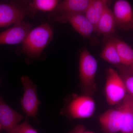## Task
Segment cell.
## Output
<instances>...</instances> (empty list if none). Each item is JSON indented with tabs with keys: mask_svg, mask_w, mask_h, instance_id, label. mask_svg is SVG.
<instances>
[{
	"mask_svg": "<svg viewBox=\"0 0 133 133\" xmlns=\"http://www.w3.org/2000/svg\"><path fill=\"white\" fill-rule=\"evenodd\" d=\"M53 38V31L48 23L31 29L23 42L22 50L29 57L39 56Z\"/></svg>",
	"mask_w": 133,
	"mask_h": 133,
	"instance_id": "cell-1",
	"label": "cell"
},
{
	"mask_svg": "<svg viewBox=\"0 0 133 133\" xmlns=\"http://www.w3.org/2000/svg\"><path fill=\"white\" fill-rule=\"evenodd\" d=\"M97 69L96 59L85 48L80 53L79 61L80 85L84 95L91 96L97 91L95 77Z\"/></svg>",
	"mask_w": 133,
	"mask_h": 133,
	"instance_id": "cell-2",
	"label": "cell"
},
{
	"mask_svg": "<svg viewBox=\"0 0 133 133\" xmlns=\"http://www.w3.org/2000/svg\"><path fill=\"white\" fill-rule=\"evenodd\" d=\"M35 11L28 5L19 1L0 3V28L7 27L23 21L27 16H33Z\"/></svg>",
	"mask_w": 133,
	"mask_h": 133,
	"instance_id": "cell-3",
	"label": "cell"
},
{
	"mask_svg": "<svg viewBox=\"0 0 133 133\" xmlns=\"http://www.w3.org/2000/svg\"><path fill=\"white\" fill-rule=\"evenodd\" d=\"M105 91L107 101L111 105L121 102L127 94L121 76L112 68H109L107 71Z\"/></svg>",
	"mask_w": 133,
	"mask_h": 133,
	"instance_id": "cell-4",
	"label": "cell"
},
{
	"mask_svg": "<svg viewBox=\"0 0 133 133\" xmlns=\"http://www.w3.org/2000/svg\"><path fill=\"white\" fill-rule=\"evenodd\" d=\"M21 81L24 91L21 101L22 109L26 114L27 118L30 117L36 119L38 105L41 103L37 96V86L27 76L22 77Z\"/></svg>",
	"mask_w": 133,
	"mask_h": 133,
	"instance_id": "cell-5",
	"label": "cell"
},
{
	"mask_svg": "<svg viewBox=\"0 0 133 133\" xmlns=\"http://www.w3.org/2000/svg\"><path fill=\"white\" fill-rule=\"evenodd\" d=\"M96 104L90 96L84 95L73 97L68 103L66 113L71 118L86 119L95 112Z\"/></svg>",
	"mask_w": 133,
	"mask_h": 133,
	"instance_id": "cell-6",
	"label": "cell"
},
{
	"mask_svg": "<svg viewBox=\"0 0 133 133\" xmlns=\"http://www.w3.org/2000/svg\"><path fill=\"white\" fill-rule=\"evenodd\" d=\"M92 1L64 0L51 12L48 19L50 22H54L58 17L69 14H84Z\"/></svg>",
	"mask_w": 133,
	"mask_h": 133,
	"instance_id": "cell-7",
	"label": "cell"
},
{
	"mask_svg": "<svg viewBox=\"0 0 133 133\" xmlns=\"http://www.w3.org/2000/svg\"><path fill=\"white\" fill-rule=\"evenodd\" d=\"M116 26L128 31L133 28V9L126 0H118L115 3L113 11Z\"/></svg>",
	"mask_w": 133,
	"mask_h": 133,
	"instance_id": "cell-8",
	"label": "cell"
},
{
	"mask_svg": "<svg viewBox=\"0 0 133 133\" xmlns=\"http://www.w3.org/2000/svg\"><path fill=\"white\" fill-rule=\"evenodd\" d=\"M32 28L31 24L23 21L17 23L10 28L0 33V45L23 43Z\"/></svg>",
	"mask_w": 133,
	"mask_h": 133,
	"instance_id": "cell-9",
	"label": "cell"
},
{
	"mask_svg": "<svg viewBox=\"0 0 133 133\" xmlns=\"http://www.w3.org/2000/svg\"><path fill=\"white\" fill-rule=\"evenodd\" d=\"M99 122L102 131L105 133L120 132L123 122V115L119 107L109 109L100 115Z\"/></svg>",
	"mask_w": 133,
	"mask_h": 133,
	"instance_id": "cell-10",
	"label": "cell"
},
{
	"mask_svg": "<svg viewBox=\"0 0 133 133\" xmlns=\"http://www.w3.org/2000/svg\"><path fill=\"white\" fill-rule=\"evenodd\" d=\"M55 22L61 23L69 22L78 33L85 37H89L95 32L92 24L83 14H69L58 17Z\"/></svg>",
	"mask_w": 133,
	"mask_h": 133,
	"instance_id": "cell-11",
	"label": "cell"
},
{
	"mask_svg": "<svg viewBox=\"0 0 133 133\" xmlns=\"http://www.w3.org/2000/svg\"><path fill=\"white\" fill-rule=\"evenodd\" d=\"M23 116L12 109L0 96V126L9 133L19 125Z\"/></svg>",
	"mask_w": 133,
	"mask_h": 133,
	"instance_id": "cell-12",
	"label": "cell"
},
{
	"mask_svg": "<svg viewBox=\"0 0 133 133\" xmlns=\"http://www.w3.org/2000/svg\"><path fill=\"white\" fill-rule=\"evenodd\" d=\"M133 96L127 93L120 106L123 115V122L120 132L131 133L133 129Z\"/></svg>",
	"mask_w": 133,
	"mask_h": 133,
	"instance_id": "cell-13",
	"label": "cell"
},
{
	"mask_svg": "<svg viewBox=\"0 0 133 133\" xmlns=\"http://www.w3.org/2000/svg\"><path fill=\"white\" fill-rule=\"evenodd\" d=\"M107 7V2L101 0H92L84 14L93 26L95 32L98 23Z\"/></svg>",
	"mask_w": 133,
	"mask_h": 133,
	"instance_id": "cell-14",
	"label": "cell"
},
{
	"mask_svg": "<svg viewBox=\"0 0 133 133\" xmlns=\"http://www.w3.org/2000/svg\"><path fill=\"white\" fill-rule=\"evenodd\" d=\"M116 27L113 13L108 6L98 23L96 32L104 36L109 35L114 33Z\"/></svg>",
	"mask_w": 133,
	"mask_h": 133,
	"instance_id": "cell-15",
	"label": "cell"
},
{
	"mask_svg": "<svg viewBox=\"0 0 133 133\" xmlns=\"http://www.w3.org/2000/svg\"><path fill=\"white\" fill-rule=\"evenodd\" d=\"M115 43L121 64L131 65L133 63V49L124 41L114 38Z\"/></svg>",
	"mask_w": 133,
	"mask_h": 133,
	"instance_id": "cell-16",
	"label": "cell"
},
{
	"mask_svg": "<svg viewBox=\"0 0 133 133\" xmlns=\"http://www.w3.org/2000/svg\"><path fill=\"white\" fill-rule=\"evenodd\" d=\"M100 57L110 63L115 64H121L116 50L114 38L108 42L101 52Z\"/></svg>",
	"mask_w": 133,
	"mask_h": 133,
	"instance_id": "cell-17",
	"label": "cell"
},
{
	"mask_svg": "<svg viewBox=\"0 0 133 133\" xmlns=\"http://www.w3.org/2000/svg\"><path fill=\"white\" fill-rule=\"evenodd\" d=\"M58 0H33L31 7L35 12H52L58 5Z\"/></svg>",
	"mask_w": 133,
	"mask_h": 133,
	"instance_id": "cell-18",
	"label": "cell"
},
{
	"mask_svg": "<svg viewBox=\"0 0 133 133\" xmlns=\"http://www.w3.org/2000/svg\"><path fill=\"white\" fill-rule=\"evenodd\" d=\"M127 93L133 96V75H127L122 78Z\"/></svg>",
	"mask_w": 133,
	"mask_h": 133,
	"instance_id": "cell-19",
	"label": "cell"
},
{
	"mask_svg": "<svg viewBox=\"0 0 133 133\" xmlns=\"http://www.w3.org/2000/svg\"><path fill=\"white\" fill-rule=\"evenodd\" d=\"M17 128L20 133H38L26 121L21 125H18Z\"/></svg>",
	"mask_w": 133,
	"mask_h": 133,
	"instance_id": "cell-20",
	"label": "cell"
},
{
	"mask_svg": "<svg viewBox=\"0 0 133 133\" xmlns=\"http://www.w3.org/2000/svg\"><path fill=\"white\" fill-rule=\"evenodd\" d=\"M69 133H94L92 131L87 130L84 126L78 124L72 129Z\"/></svg>",
	"mask_w": 133,
	"mask_h": 133,
	"instance_id": "cell-21",
	"label": "cell"
},
{
	"mask_svg": "<svg viewBox=\"0 0 133 133\" xmlns=\"http://www.w3.org/2000/svg\"><path fill=\"white\" fill-rule=\"evenodd\" d=\"M18 126L16 128L13 129L9 133H20L19 130H18V128H17Z\"/></svg>",
	"mask_w": 133,
	"mask_h": 133,
	"instance_id": "cell-22",
	"label": "cell"
},
{
	"mask_svg": "<svg viewBox=\"0 0 133 133\" xmlns=\"http://www.w3.org/2000/svg\"><path fill=\"white\" fill-rule=\"evenodd\" d=\"M101 1H103L107 3L108 1H110V0H101Z\"/></svg>",
	"mask_w": 133,
	"mask_h": 133,
	"instance_id": "cell-23",
	"label": "cell"
},
{
	"mask_svg": "<svg viewBox=\"0 0 133 133\" xmlns=\"http://www.w3.org/2000/svg\"><path fill=\"white\" fill-rule=\"evenodd\" d=\"M131 66H132V71L133 72V63H132V65H131Z\"/></svg>",
	"mask_w": 133,
	"mask_h": 133,
	"instance_id": "cell-24",
	"label": "cell"
},
{
	"mask_svg": "<svg viewBox=\"0 0 133 133\" xmlns=\"http://www.w3.org/2000/svg\"><path fill=\"white\" fill-rule=\"evenodd\" d=\"M1 129H2L1 127V126H0V130H1Z\"/></svg>",
	"mask_w": 133,
	"mask_h": 133,
	"instance_id": "cell-25",
	"label": "cell"
},
{
	"mask_svg": "<svg viewBox=\"0 0 133 133\" xmlns=\"http://www.w3.org/2000/svg\"><path fill=\"white\" fill-rule=\"evenodd\" d=\"M133 133V129L132 131V133Z\"/></svg>",
	"mask_w": 133,
	"mask_h": 133,
	"instance_id": "cell-26",
	"label": "cell"
},
{
	"mask_svg": "<svg viewBox=\"0 0 133 133\" xmlns=\"http://www.w3.org/2000/svg\"><path fill=\"white\" fill-rule=\"evenodd\" d=\"M132 108H133V106H132Z\"/></svg>",
	"mask_w": 133,
	"mask_h": 133,
	"instance_id": "cell-27",
	"label": "cell"
}]
</instances>
